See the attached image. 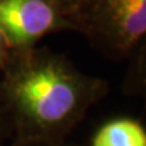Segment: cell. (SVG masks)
I'll use <instances>...</instances> for the list:
<instances>
[{
    "instance_id": "obj_1",
    "label": "cell",
    "mask_w": 146,
    "mask_h": 146,
    "mask_svg": "<svg viewBox=\"0 0 146 146\" xmlns=\"http://www.w3.org/2000/svg\"><path fill=\"white\" fill-rule=\"evenodd\" d=\"M0 72V111L21 142H65L110 89L47 47L12 52Z\"/></svg>"
},
{
    "instance_id": "obj_2",
    "label": "cell",
    "mask_w": 146,
    "mask_h": 146,
    "mask_svg": "<svg viewBox=\"0 0 146 146\" xmlns=\"http://www.w3.org/2000/svg\"><path fill=\"white\" fill-rule=\"evenodd\" d=\"M76 31L110 57H126L146 34V0H87Z\"/></svg>"
},
{
    "instance_id": "obj_3",
    "label": "cell",
    "mask_w": 146,
    "mask_h": 146,
    "mask_svg": "<svg viewBox=\"0 0 146 146\" xmlns=\"http://www.w3.org/2000/svg\"><path fill=\"white\" fill-rule=\"evenodd\" d=\"M0 30L19 52L35 47L49 34L74 31V25L54 0H0Z\"/></svg>"
},
{
    "instance_id": "obj_4",
    "label": "cell",
    "mask_w": 146,
    "mask_h": 146,
    "mask_svg": "<svg viewBox=\"0 0 146 146\" xmlns=\"http://www.w3.org/2000/svg\"><path fill=\"white\" fill-rule=\"evenodd\" d=\"M89 146H146V130L138 119L112 118L95 131Z\"/></svg>"
},
{
    "instance_id": "obj_5",
    "label": "cell",
    "mask_w": 146,
    "mask_h": 146,
    "mask_svg": "<svg viewBox=\"0 0 146 146\" xmlns=\"http://www.w3.org/2000/svg\"><path fill=\"white\" fill-rule=\"evenodd\" d=\"M54 1L65 12V15L73 22L74 31H76V16L78 15V12L83 8V5L85 4L87 0H54Z\"/></svg>"
},
{
    "instance_id": "obj_6",
    "label": "cell",
    "mask_w": 146,
    "mask_h": 146,
    "mask_svg": "<svg viewBox=\"0 0 146 146\" xmlns=\"http://www.w3.org/2000/svg\"><path fill=\"white\" fill-rule=\"evenodd\" d=\"M12 47L10 46V43L7 41V38L4 36V34L0 30V70L4 68V65L7 64L8 58L12 54Z\"/></svg>"
},
{
    "instance_id": "obj_7",
    "label": "cell",
    "mask_w": 146,
    "mask_h": 146,
    "mask_svg": "<svg viewBox=\"0 0 146 146\" xmlns=\"http://www.w3.org/2000/svg\"><path fill=\"white\" fill-rule=\"evenodd\" d=\"M11 138H12V135H11L8 123H7V120L4 119V116L0 111V146H5L11 141Z\"/></svg>"
},
{
    "instance_id": "obj_8",
    "label": "cell",
    "mask_w": 146,
    "mask_h": 146,
    "mask_svg": "<svg viewBox=\"0 0 146 146\" xmlns=\"http://www.w3.org/2000/svg\"><path fill=\"white\" fill-rule=\"evenodd\" d=\"M5 146H77L72 145L68 142H61V143H45V142H21V141H14L11 139Z\"/></svg>"
}]
</instances>
